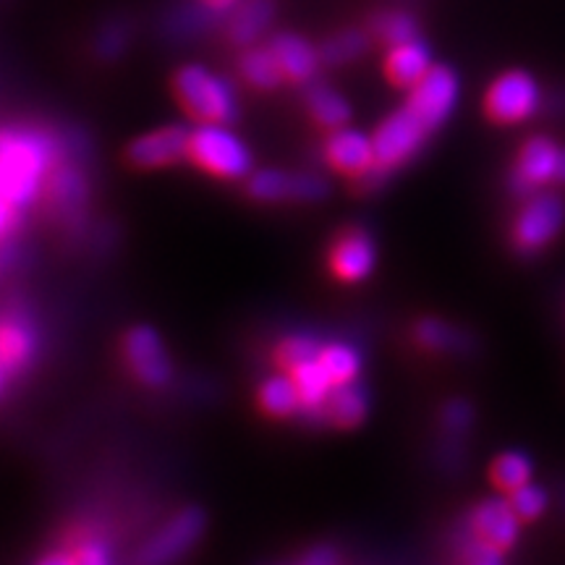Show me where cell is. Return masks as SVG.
I'll return each instance as SVG.
<instances>
[{
  "instance_id": "cell-3",
  "label": "cell",
  "mask_w": 565,
  "mask_h": 565,
  "mask_svg": "<svg viewBox=\"0 0 565 565\" xmlns=\"http://www.w3.org/2000/svg\"><path fill=\"white\" fill-rule=\"evenodd\" d=\"M189 160L202 173L223 181H242L254 173V154L249 145L225 124H200L192 129Z\"/></svg>"
},
{
  "instance_id": "cell-38",
  "label": "cell",
  "mask_w": 565,
  "mask_h": 565,
  "mask_svg": "<svg viewBox=\"0 0 565 565\" xmlns=\"http://www.w3.org/2000/svg\"><path fill=\"white\" fill-rule=\"evenodd\" d=\"M301 565H338V555L330 547H315L312 553H307Z\"/></svg>"
},
{
  "instance_id": "cell-20",
  "label": "cell",
  "mask_w": 565,
  "mask_h": 565,
  "mask_svg": "<svg viewBox=\"0 0 565 565\" xmlns=\"http://www.w3.org/2000/svg\"><path fill=\"white\" fill-rule=\"evenodd\" d=\"M309 118L324 131H335L349 126L351 121V105L341 92L330 87V84H309L307 95H303Z\"/></svg>"
},
{
  "instance_id": "cell-7",
  "label": "cell",
  "mask_w": 565,
  "mask_h": 565,
  "mask_svg": "<svg viewBox=\"0 0 565 565\" xmlns=\"http://www.w3.org/2000/svg\"><path fill=\"white\" fill-rule=\"evenodd\" d=\"M207 519L200 508H181L137 553V565H173L202 540Z\"/></svg>"
},
{
  "instance_id": "cell-29",
  "label": "cell",
  "mask_w": 565,
  "mask_h": 565,
  "mask_svg": "<svg viewBox=\"0 0 565 565\" xmlns=\"http://www.w3.org/2000/svg\"><path fill=\"white\" fill-rule=\"evenodd\" d=\"M47 200H51L55 207H76V204L84 202L87 196V183H84L82 173L74 171V168H63L55 166V171L51 173L45 186Z\"/></svg>"
},
{
  "instance_id": "cell-12",
  "label": "cell",
  "mask_w": 565,
  "mask_h": 565,
  "mask_svg": "<svg viewBox=\"0 0 565 565\" xmlns=\"http://www.w3.org/2000/svg\"><path fill=\"white\" fill-rule=\"evenodd\" d=\"M563 147H557L550 137H529L515 158L511 173V192L519 196H532L542 186L557 181Z\"/></svg>"
},
{
  "instance_id": "cell-5",
  "label": "cell",
  "mask_w": 565,
  "mask_h": 565,
  "mask_svg": "<svg viewBox=\"0 0 565 565\" xmlns=\"http://www.w3.org/2000/svg\"><path fill=\"white\" fill-rule=\"evenodd\" d=\"M542 92L529 71L513 68L500 74L484 95L487 118L500 126L524 124L540 110Z\"/></svg>"
},
{
  "instance_id": "cell-22",
  "label": "cell",
  "mask_w": 565,
  "mask_h": 565,
  "mask_svg": "<svg viewBox=\"0 0 565 565\" xmlns=\"http://www.w3.org/2000/svg\"><path fill=\"white\" fill-rule=\"evenodd\" d=\"M291 377L296 387H299L301 398V414L303 416H322L324 419V406H328L330 393H333V380L322 370L320 359L312 362H303L291 370Z\"/></svg>"
},
{
  "instance_id": "cell-1",
  "label": "cell",
  "mask_w": 565,
  "mask_h": 565,
  "mask_svg": "<svg viewBox=\"0 0 565 565\" xmlns=\"http://www.w3.org/2000/svg\"><path fill=\"white\" fill-rule=\"evenodd\" d=\"M55 141L38 129H0V196L26 207L55 171Z\"/></svg>"
},
{
  "instance_id": "cell-9",
  "label": "cell",
  "mask_w": 565,
  "mask_h": 565,
  "mask_svg": "<svg viewBox=\"0 0 565 565\" xmlns=\"http://www.w3.org/2000/svg\"><path fill=\"white\" fill-rule=\"evenodd\" d=\"M246 194L259 204L320 202L330 194V183L317 173H291L282 168H263L246 179Z\"/></svg>"
},
{
  "instance_id": "cell-14",
  "label": "cell",
  "mask_w": 565,
  "mask_h": 565,
  "mask_svg": "<svg viewBox=\"0 0 565 565\" xmlns=\"http://www.w3.org/2000/svg\"><path fill=\"white\" fill-rule=\"evenodd\" d=\"M374 265H377V246H374L372 236L362 228H349L330 244L328 252V267L335 280L341 282H362L372 275Z\"/></svg>"
},
{
  "instance_id": "cell-24",
  "label": "cell",
  "mask_w": 565,
  "mask_h": 565,
  "mask_svg": "<svg viewBox=\"0 0 565 565\" xmlns=\"http://www.w3.org/2000/svg\"><path fill=\"white\" fill-rule=\"evenodd\" d=\"M238 76L252 89L273 92L278 89L282 82V71L275 61L270 45H249L238 58Z\"/></svg>"
},
{
  "instance_id": "cell-13",
  "label": "cell",
  "mask_w": 565,
  "mask_h": 565,
  "mask_svg": "<svg viewBox=\"0 0 565 565\" xmlns=\"http://www.w3.org/2000/svg\"><path fill=\"white\" fill-rule=\"evenodd\" d=\"M322 158L328 162V168H333L335 173H341L351 181L362 179V175L377 168L372 137H366L359 129H351V126H343V129L328 134L322 147Z\"/></svg>"
},
{
  "instance_id": "cell-33",
  "label": "cell",
  "mask_w": 565,
  "mask_h": 565,
  "mask_svg": "<svg viewBox=\"0 0 565 565\" xmlns=\"http://www.w3.org/2000/svg\"><path fill=\"white\" fill-rule=\"evenodd\" d=\"M443 429L448 435H463L466 429L475 424V408H471L469 401L463 398H456V401H448V404L443 406Z\"/></svg>"
},
{
  "instance_id": "cell-36",
  "label": "cell",
  "mask_w": 565,
  "mask_h": 565,
  "mask_svg": "<svg viewBox=\"0 0 565 565\" xmlns=\"http://www.w3.org/2000/svg\"><path fill=\"white\" fill-rule=\"evenodd\" d=\"M74 553H76V561H79V565H113L110 550L100 540L82 542V545H76Z\"/></svg>"
},
{
  "instance_id": "cell-40",
  "label": "cell",
  "mask_w": 565,
  "mask_h": 565,
  "mask_svg": "<svg viewBox=\"0 0 565 565\" xmlns=\"http://www.w3.org/2000/svg\"><path fill=\"white\" fill-rule=\"evenodd\" d=\"M200 3L210 6V9H215V11H221V13H225V11L236 9V6L242 3V0H200Z\"/></svg>"
},
{
  "instance_id": "cell-35",
  "label": "cell",
  "mask_w": 565,
  "mask_h": 565,
  "mask_svg": "<svg viewBox=\"0 0 565 565\" xmlns=\"http://www.w3.org/2000/svg\"><path fill=\"white\" fill-rule=\"evenodd\" d=\"M463 561L466 565H503V553L471 534V542L463 547Z\"/></svg>"
},
{
  "instance_id": "cell-4",
  "label": "cell",
  "mask_w": 565,
  "mask_h": 565,
  "mask_svg": "<svg viewBox=\"0 0 565 565\" xmlns=\"http://www.w3.org/2000/svg\"><path fill=\"white\" fill-rule=\"evenodd\" d=\"M565 225V204L553 192H536L526 196L519 215L513 217L511 242L515 252L536 254L561 236Z\"/></svg>"
},
{
  "instance_id": "cell-34",
  "label": "cell",
  "mask_w": 565,
  "mask_h": 565,
  "mask_svg": "<svg viewBox=\"0 0 565 565\" xmlns=\"http://www.w3.org/2000/svg\"><path fill=\"white\" fill-rule=\"evenodd\" d=\"M124 47H126V32L121 26H105L95 40V53L105 61L118 58V55L124 53Z\"/></svg>"
},
{
  "instance_id": "cell-8",
  "label": "cell",
  "mask_w": 565,
  "mask_h": 565,
  "mask_svg": "<svg viewBox=\"0 0 565 565\" xmlns=\"http://www.w3.org/2000/svg\"><path fill=\"white\" fill-rule=\"evenodd\" d=\"M458 97H461V82H458L456 71L443 66V63H435L429 74L408 89L404 105L408 110H414L419 121L435 134L454 116Z\"/></svg>"
},
{
  "instance_id": "cell-39",
  "label": "cell",
  "mask_w": 565,
  "mask_h": 565,
  "mask_svg": "<svg viewBox=\"0 0 565 565\" xmlns=\"http://www.w3.org/2000/svg\"><path fill=\"white\" fill-rule=\"evenodd\" d=\"M38 565H79V561H76V553H68V550H55V553L42 557Z\"/></svg>"
},
{
  "instance_id": "cell-28",
  "label": "cell",
  "mask_w": 565,
  "mask_h": 565,
  "mask_svg": "<svg viewBox=\"0 0 565 565\" xmlns=\"http://www.w3.org/2000/svg\"><path fill=\"white\" fill-rule=\"evenodd\" d=\"M490 477L498 490L511 494L513 490H519V487L532 482L534 477L532 456L524 454V450H505V454H500L492 461Z\"/></svg>"
},
{
  "instance_id": "cell-37",
  "label": "cell",
  "mask_w": 565,
  "mask_h": 565,
  "mask_svg": "<svg viewBox=\"0 0 565 565\" xmlns=\"http://www.w3.org/2000/svg\"><path fill=\"white\" fill-rule=\"evenodd\" d=\"M19 210L21 207H17V204L0 196V242H6L11 236V231L19 225Z\"/></svg>"
},
{
  "instance_id": "cell-11",
  "label": "cell",
  "mask_w": 565,
  "mask_h": 565,
  "mask_svg": "<svg viewBox=\"0 0 565 565\" xmlns=\"http://www.w3.org/2000/svg\"><path fill=\"white\" fill-rule=\"evenodd\" d=\"M189 141L192 129L181 124L160 126V129L141 134L126 147V160L139 171H160V168L179 166L189 160Z\"/></svg>"
},
{
  "instance_id": "cell-42",
  "label": "cell",
  "mask_w": 565,
  "mask_h": 565,
  "mask_svg": "<svg viewBox=\"0 0 565 565\" xmlns=\"http://www.w3.org/2000/svg\"><path fill=\"white\" fill-rule=\"evenodd\" d=\"M6 377H9V374L0 370V393H3V387H6Z\"/></svg>"
},
{
  "instance_id": "cell-32",
  "label": "cell",
  "mask_w": 565,
  "mask_h": 565,
  "mask_svg": "<svg viewBox=\"0 0 565 565\" xmlns=\"http://www.w3.org/2000/svg\"><path fill=\"white\" fill-rule=\"evenodd\" d=\"M508 500H511L513 511L519 513L521 521H534L547 511V492L534 482H526L519 490H513Z\"/></svg>"
},
{
  "instance_id": "cell-19",
  "label": "cell",
  "mask_w": 565,
  "mask_h": 565,
  "mask_svg": "<svg viewBox=\"0 0 565 565\" xmlns=\"http://www.w3.org/2000/svg\"><path fill=\"white\" fill-rule=\"evenodd\" d=\"M257 406L270 419H291V416L301 414V398L299 387H296L291 372L280 370L263 380L257 387Z\"/></svg>"
},
{
  "instance_id": "cell-30",
  "label": "cell",
  "mask_w": 565,
  "mask_h": 565,
  "mask_svg": "<svg viewBox=\"0 0 565 565\" xmlns=\"http://www.w3.org/2000/svg\"><path fill=\"white\" fill-rule=\"evenodd\" d=\"M370 32L372 38L383 42L385 47H393L416 38V19L406 11H380L377 17L372 19Z\"/></svg>"
},
{
  "instance_id": "cell-21",
  "label": "cell",
  "mask_w": 565,
  "mask_h": 565,
  "mask_svg": "<svg viewBox=\"0 0 565 565\" xmlns=\"http://www.w3.org/2000/svg\"><path fill=\"white\" fill-rule=\"evenodd\" d=\"M275 6L273 0H244L231 13L228 21V38L233 45L249 47L267 32L273 24Z\"/></svg>"
},
{
  "instance_id": "cell-6",
  "label": "cell",
  "mask_w": 565,
  "mask_h": 565,
  "mask_svg": "<svg viewBox=\"0 0 565 565\" xmlns=\"http://www.w3.org/2000/svg\"><path fill=\"white\" fill-rule=\"evenodd\" d=\"M427 126L419 121L414 110L404 108L393 110L383 124L377 126L372 134L374 141V154H377V168H383L385 173L398 171L408 160H414L422 152L424 141L429 137Z\"/></svg>"
},
{
  "instance_id": "cell-2",
  "label": "cell",
  "mask_w": 565,
  "mask_h": 565,
  "mask_svg": "<svg viewBox=\"0 0 565 565\" xmlns=\"http://www.w3.org/2000/svg\"><path fill=\"white\" fill-rule=\"evenodd\" d=\"M173 95L196 124H225L238 118V97L223 74L202 63H186L173 74Z\"/></svg>"
},
{
  "instance_id": "cell-25",
  "label": "cell",
  "mask_w": 565,
  "mask_h": 565,
  "mask_svg": "<svg viewBox=\"0 0 565 565\" xmlns=\"http://www.w3.org/2000/svg\"><path fill=\"white\" fill-rule=\"evenodd\" d=\"M414 341L429 353H466L471 349V338L463 330L437 317H424L414 324Z\"/></svg>"
},
{
  "instance_id": "cell-31",
  "label": "cell",
  "mask_w": 565,
  "mask_h": 565,
  "mask_svg": "<svg viewBox=\"0 0 565 565\" xmlns=\"http://www.w3.org/2000/svg\"><path fill=\"white\" fill-rule=\"evenodd\" d=\"M320 349L322 343L317 341L315 335H288L282 338L278 343V349H275V364L280 366V370L291 372L296 366L303 364V362H312V359L320 356Z\"/></svg>"
},
{
  "instance_id": "cell-17",
  "label": "cell",
  "mask_w": 565,
  "mask_h": 565,
  "mask_svg": "<svg viewBox=\"0 0 565 565\" xmlns=\"http://www.w3.org/2000/svg\"><path fill=\"white\" fill-rule=\"evenodd\" d=\"M433 66V53H429V47L419 38L387 47L385 76L393 87L412 89L414 84H419L429 74Z\"/></svg>"
},
{
  "instance_id": "cell-16",
  "label": "cell",
  "mask_w": 565,
  "mask_h": 565,
  "mask_svg": "<svg viewBox=\"0 0 565 565\" xmlns=\"http://www.w3.org/2000/svg\"><path fill=\"white\" fill-rule=\"evenodd\" d=\"M267 45H270L275 61H278L282 79L291 84H309L315 79L317 68L322 66L320 47H315L312 42L301 38V34L278 32L273 34Z\"/></svg>"
},
{
  "instance_id": "cell-10",
  "label": "cell",
  "mask_w": 565,
  "mask_h": 565,
  "mask_svg": "<svg viewBox=\"0 0 565 565\" xmlns=\"http://www.w3.org/2000/svg\"><path fill=\"white\" fill-rule=\"evenodd\" d=\"M124 362L129 366L131 377L150 391H162L173 377V364L168 356L166 343L160 333L150 324H137L124 335L121 343Z\"/></svg>"
},
{
  "instance_id": "cell-41",
  "label": "cell",
  "mask_w": 565,
  "mask_h": 565,
  "mask_svg": "<svg viewBox=\"0 0 565 565\" xmlns=\"http://www.w3.org/2000/svg\"><path fill=\"white\" fill-rule=\"evenodd\" d=\"M557 183H565V147L561 152V166H557Z\"/></svg>"
},
{
  "instance_id": "cell-23",
  "label": "cell",
  "mask_w": 565,
  "mask_h": 565,
  "mask_svg": "<svg viewBox=\"0 0 565 565\" xmlns=\"http://www.w3.org/2000/svg\"><path fill=\"white\" fill-rule=\"evenodd\" d=\"M366 414H370V393L359 383L335 385L328 406H324V419L341 429H353L364 424Z\"/></svg>"
},
{
  "instance_id": "cell-18",
  "label": "cell",
  "mask_w": 565,
  "mask_h": 565,
  "mask_svg": "<svg viewBox=\"0 0 565 565\" xmlns=\"http://www.w3.org/2000/svg\"><path fill=\"white\" fill-rule=\"evenodd\" d=\"M38 353V333L21 317H6L0 320V370L17 374L32 362Z\"/></svg>"
},
{
  "instance_id": "cell-15",
  "label": "cell",
  "mask_w": 565,
  "mask_h": 565,
  "mask_svg": "<svg viewBox=\"0 0 565 565\" xmlns=\"http://www.w3.org/2000/svg\"><path fill=\"white\" fill-rule=\"evenodd\" d=\"M469 526L477 540L487 542V545L500 550V553H508L515 545V540H519L521 519L513 511L511 500L490 498L471 511Z\"/></svg>"
},
{
  "instance_id": "cell-26",
  "label": "cell",
  "mask_w": 565,
  "mask_h": 565,
  "mask_svg": "<svg viewBox=\"0 0 565 565\" xmlns=\"http://www.w3.org/2000/svg\"><path fill=\"white\" fill-rule=\"evenodd\" d=\"M317 359H320L322 370L330 374L333 385L356 383L359 374H362V353H359L356 345L345 341L324 343Z\"/></svg>"
},
{
  "instance_id": "cell-27",
  "label": "cell",
  "mask_w": 565,
  "mask_h": 565,
  "mask_svg": "<svg viewBox=\"0 0 565 565\" xmlns=\"http://www.w3.org/2000/svg\"><path fill=\"white\" fill-rule=\"evenodd\" d=\"M372 32L364 30H343L328 38L320 45V58L324 66H345V63L362 58L372 47Z\"/></svg>"
}]
</instances>
